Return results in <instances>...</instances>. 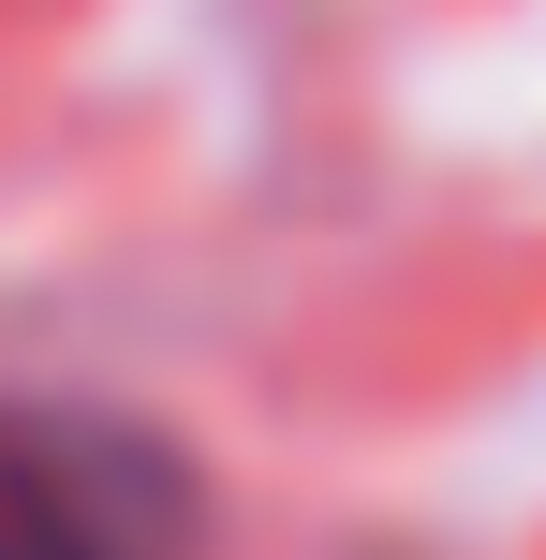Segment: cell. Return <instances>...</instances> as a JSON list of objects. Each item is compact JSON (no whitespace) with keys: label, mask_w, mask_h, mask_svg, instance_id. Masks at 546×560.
I'll list each match as a JSON object with an SVG mask.
<instances>
[{"label":"cell","mask_w":546,"mask_h":560,"mask_svg":"<svg viewBox=\"0 0 546 560\" xmlns=\"http://www.w3.org/2000/svg\"><path fill=\"white\" fill-rule=\"evenodd\" d=\"M207 487L148 413L0 398V560H193Z\"/></svg>","instance_id":"1"}]
</instances>
